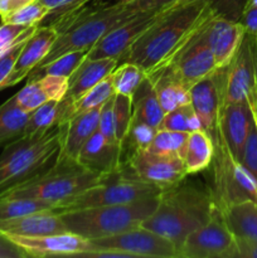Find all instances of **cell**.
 <instances>
[{"label": "cell", "mask_w": 257, "mask_h": 258, "mask_svg": "<svg viewBox=\"0 0 257 258\" xmlns=\"http://www.w3.org/2000/svg\"><path fill=\"white\" fill-rule=\"evenodd\" d=\"M214 12L207 3L163 9L159 19L136 39L118 63H135L148 75L154 72L165 64Z\"/></svg>", "instance_id": "obj_1"}, {"label": "cell", "mask_w": 257, "mask_h": 258, "mask_svg": "<svg viewBox=\"0 0 257 258\" xmlns=\"http://www.w3.org/2000/svg\"><path fill=\"white\" fill-rule=\"evenodd\" d=\"M216 207L211 190L180 181L163 189L158 207L141 226L169 239L179 249L191 232L211 219Z\"/></svg>", "instance_id": "obj_2"}, {"label": "cell", "mask_w": 257, "mask_h": 258, "mask_svg": "<svg viewBox=\"0 0 257 258\" xmlns=\"http://www.w3.org/2000/svg\"><path fill=\"white\" fill-rule=\"evenodd\" d=\"M90 4L55 27L58 30L57 39L37 67L47 64L65 53L90 50L106 33L140 12L136 3H100L92 7Z\"/></svg>", "instance_id": "obj_3"}, {"label": "cell", "mask_w": 257, "mask_h": 258, "mask_svg": "<svg viewBox=\"0 0 257 258\" xmlns=\"http://www.w3.org/2000/svg\"><path fill=\"white\" fill-rule=\"evenodd\" d=\"M65 125L40 136L22 138L7 144L0 154V196L52 166L62 145Z\"/></svg>", "instance_id": "obj_4"}, {"label": "cell", "mask_w": 257, "mask_h": 258, "mask_svg": "<svg viewBox=\"0 0 257 258\" xmlns=\"http://www.w3.org/2000/svg\"><path fill=\"white\" fill-rule=\"evenodd\" d=\"M158 203L159 196L146 197L130 203L60 212L59 216L68 232L92 241L140 227Z\"/></svg>", "instance_id": "obj_5"}, {"label": "cell", "mask_w": 257, "mask_h": 258, "mask_svg": "<svg viewBox=\"0 0 257 258\" xmlns=\"http://www.w3.org/2000/svg\"><path fill=\"white\" fill-rule=\"evenodd\" d=\"M105 179L83 168L77 160H55V163L34 178L10 189L2 197H17L45 202L58 207L72 201L86 189L97 185Z\"/></svg>", "instance_id": "obj_6"}, {"label": "cell", "mask_w": 257, "mask_h": 258, "mask_svg": "<svg viewBox=\"0 0 257 258\" xmlns=\"http://www.w3.org/2000/svg\"><path fill=\"white\" fill-rule=\"evenodd\" d=\"M163 188L146 183L133 175L126 174L122 169L111 175L105 176L102 181L92 188L76 196L72 201L58 207L57 213L92 207L113 206L139 201L146 197L160 196Z\"/></svg>", "instance_id": "obj_7"}, {"label": "cell", "mask_w": 257, "mask_h": 258, "mask_svg": "<svg viewBox=\"0 0 257 258\" xmlns=\"http://www.w3.org/2000/svg\"><path fill=\"white\" fill-rule=\"evenodd\" d=\"M213 194L216 206L224 209L232 204L252 201L257 203V181L232 156L221 136L214 143Z\"/></svg>", "instance_id": "obj_8"}, {"label": "cell", "mask_w": 257, "mask_h": 258, "mask_svg": "<svg viewBox=\"0 0 257 258\" xmlns=\"http://www.w3.org/2000/svg\"><path fill=\"white\" fill-rule=\"evenodd\" d=\"M237 258L236 237L216 207L211 219L191 232L178 249V258Z\"/></svg>", "instance_id": "obj_9"}, {"label": "cell", "mask_w": 257, "mask_h": 258, "mask_svg": "<svg viewBox=\"0 0 257 258\" xmlns=\"http://www.w3.org/2000/svg\"><path fill=\"white\" fill-rule=\"evenodd\" d=\"M256 92V35L246 32L236 54L224 67L223 105L248 101L253 107Z\"/></svg>", "instance_id": "obj_10"}, {"label": "cell", "mask_w": 257, "mask_h": 258, "mask_svg": "<svg viewBox=\"0 0 257 258\" xmlns=\"http://www.w3.org/2000/svg\"><path fill=\"white\" fill-rule=\"evenodd\" d=\"M90 242L95 249L120 251L131 258H178V249L169 239L143 226Z\"/></svg>", "instance_id": "obj_11"}, {"label": "cell", "mask_w": 257, "mask_h": 258, "mask_svg": "<svg viewBox=\"0 0 257 258\" xmlns=\"http://www.w3.org/2000/svg\"><path fill=\"white\" fill-rule=\"evenodd\" d=\"M204 23L165 63L189 90L194 83L217 70L213 53L203 32Z\"/></svg>", "instance_id": "obj_12"}, {"label": "cell", "mask_w": 257, "mask_h": 258, "mask_svg": "<svg viewBox=\"0 0 257 258\" xmlns=\"http://www.w3.org/2000/svg\"><path fill=\"white\" fill-rule=\"evenodd\" d=\"M121 169L128 175L163 189L179 184L188 175L180 158L156 155L148 150L128 156L122 161Z\"/></svg>", "instance_id": "obj_13"}, {"label": "cell", "mask_w": 257, "mask_h": 258, "mask_svg": "<svg viewBox=\"0 0 257 258\" xmlns=\"http://www.w3.org/2000/svg\"><path fill=\"white\" fill-rule=\"evenodd\" d=\"M163 10H140L106 33L87 52V58L120 59L139 37L154 24Z\"/></svg>", "instance_id": "obj_14"}, {"label": "cell", "mask_w": 257, "mask_h": 258, "mask_svg": "<svg viewBox=\"0 0 257 258\" xmlns=\"http://www.w3.org/2000/svg\"><path fill=\"white\" fill-rule=\"evenodd\" d=\"M224 67L202 78L190 87V105L193 106L203 130L213 143L219 138V116L223 107Z\"/></svg>", "instance_id": "obj_15"}, {"label": "cell", "mask_w": 257, "mask_h": 258, "mask_svg": "<svg viewBox=\"0 0 257 258\" xmlns=\"http://www.w3.org/2000/svg\"><path fill=\"white\" fill-rule=\"evenodd\" d=\"M203 32L213 53L216 67L222 68L228 66L236 54L246 29L238 20L229 19L214 12L204 23Z\"/></svg>", "instance_id": "obj_16"}, {"label": "cell", "mask_w": 257, "mask_h": 258, "mask_svg": "<svg viewBox=\"0 0 257 258\" xmlns=\"http://www.w3.org/2000/svg\"><path fill=\"white\" fill-rule=\"evenodd\" d=\"M8 236V234H7ZM18 244L28 257H52V256H76L92 248L91 242L72 232L45 234L37 237L8 236Z\"/></svg>", "instance_id": "obj_17"}, {"label": "cell", "mask_w": 257, "mask_h": 258, "mask_svg": "<svg viewBox=\"0 0 257 258\" xmlns=\"http://www.w3.org/2000/svg\"><path fill=\"white\" fill-rule=\"evenodd\" d=\"M58 37L57 28L53 25H38L29 38L25 40L15 60L13 70L5 82L3 90L13 87L28 77L30 72L42 62L52 48Z\"/></svg>", "instance_id": "obj_18"}, {"label": "cell", "mask_w": 257, "mask_h": 258, "mask_svg": "<svg viewBox=\"0 0 257 258\" xmlns=\"http://www.w3.org/2000/svg\"><path fill=\"white\" fill-rule=\"evenodd\" d=\"M254 118V110L248 101L224 103L219 116V136L236 160L241 156Z\"/></svg>", "instance_id": "obj_19"}, {"label": "cell", "mask_w": 257, "mask_h": 258, "mask_svg": "<svg viewBox=\"0 0 257 258\" xmlns=\"http://www.w3.org/2000/svg\"><path fill=\"white\" fill-rule=\"evenodd\" d=\"M77 161L92 173L107 176L121 169V146L96 131L81 149Z\"/></svg>", "instance_id": "obj_20"}, {"label": "cell", "mask_w": 257, "mask_h": 258, "mask_svg": "<svg viewBox=\"0 0 257 258\" xmlns=\"http://www.w3.org/2000/svg\"><path fill=\"white\" fill-rule=\"evenodd\" d=\"M101 107L76 113L67 121L57 160H77L81 149L97 131Z\"/></svg>", "instance_id": "obj_21"}, {"label": "cell", "mask_w": 257, "mask_h": 258, "mask_svg": "<svg viewBox=\"0 0 257 258\" xmlns=\"http://www.w3.org/2000/svg\"><path fill=\"white\" fill-rule=\"evenodd\" d=\"M67 90L68 78L47 75L35 80H29L13 97L22 110L32 112L48 101L62 100Z\"/></svg>", "instance_id": "obj_22"}, {"label": "cell", "mask_w": 257, "mask_h": 258, "mask_svg": "<svg viewBox=\"0 0 257 258\" xmlns=\"http://www.w3.org/2000/svg\"><path fill=\"white\" fill-rule=\"evenodd\" d=\"M66 231L67 229L59 213L54 211L35 212L18 218L0 221V232L8 236L37 237Z\"/></svg>", "instance_id": "obj_23"}, {"label": "cell", "mask_w": 257, "mask_h": 258, "mask_svg": "<svg viewBox=\"0 0 257 258\" xmlns=\"http://www.w3.org/2000/svg\"><path fill=\"white\" fill-rule=\"evenodd\" d=\"M118 60L116 58H97L86 59L76 68L75 72L68 78V90L65 97L76 102L81 96L97 85L98 82L110 76L117 67Z\"/></svg>", "instance_id": "obj_24"}, {"label": "cell", "mask_w": 257, "mask_h": 258, "mask_svg": "<svg viewBox=\"0 0 257 258\" xmlns=\"http://www.w3.org/2000/svg\"><path fill=\"white\" fill-rule=\"evenodd\" d=\"M73 116V102L68 98L52 100L29 112L24 138L40 136L58 125H65Z\"/></svg>", "instance_id": "obj_25"}, {"label": "cell", "mask_w": 257, "mask_h": 258, "mask_svg": "<svg viewBox=\"0 0 257 258\" xmlns=\"http://www.w3.org/2000/svg\"><path fill=\"white\" fill-rule=\"evenodd\" d=\"M148 76L153 81L156 95L165 113L179 106L190 103L189 88L174 75L168 64L161 66Z\"/></svg>", "instance_id": "obj_26"}, {"label": "cell", "mask_w": 257, "mask_h": 258, "mask_svg": "<svg viewBox=\"0 0 257 258\" xmlns=\"http://www.w3.org/2000/svg\"><path fill=\"white\" fill-rule=\"evenodd\" d=\"M164 115L165 112L156 95L153 81L146 76L133 96V120L158 130Z\"/></svg>", "instance_id": "obj_27"}, {"label": "cell", "mask_w": 257, "mask_h": 258, "mask_svg": "<svg viewBox=\"0 0 257 258\" xmlns=\"http://www.w3.org/2000/svg\"><path fill=\"white\" fill-rule=\"evenodd\" d=\"M214 143L206 130L189 133L183 154V164L186 174H198L207 170L213 161Z\"/></svg>", "instance_id": "obj_28"}, {"label": "cell", "mask_w": 257, "mask_h": 258, "mask_svg": "<svg viewBox=\"0 0 257 258\" xmlns=\"http://www.w3.org/2000/svg\"><path fill=\"white\" fill-rule=\"evenodd\" d=\"M234 237L257 241V203L244 201L221 209Z\"/></svg>", "instance_id": "obj_29"}, {"label": "cell", "mask_w": 257, "mask_h": 258, "mask_svg": "<svg viewBox=\"0 0 257 258\" xmlns=\"http://www.w3.org/2000/svg\"><path fill=\"white\" fill-rule=\"evenodd\" d=\"M29 112L22 110L10 97L0 105V146L22 138Z\"/></svg>", "instance_id": "obj_30"}, {"label": "cell", "mask_w": 257, "mask_h": 258, "mask_svg": "<svg viewBox=\"0 0 257 258\" xmlns=\"http://www.w3.org/2000/svg\"><path fill=\"white\" fill-rule=\"evenodd\" d=\"M88 50H75L59 55L55 59L50 60L42 67H37L28 75L27 80H35L43 76H59V77L70 78L76 68L86 59Z\"/></svg>", "instance_id": "obj_31"}, {"label": "cell", "mask_w": 257, "mask_h": 258, "mask_svg": "<svg viewBox=\"0 0 257 258\" xmlns=\"http://www.w3.org/2000/svg\"><path fill=\"white\" fill-rule=\"evenodd\" d=\"M188 133L158 130L146 150L149 153L156 154V155L180 158L183 160V154L186 140H188Z\"/></svg>", "instance_id": "obj_32"}, {"label": "cell", "mask_w": 257, "mask_h": 258, "mask_svg": "<svg viewBox=\"0 0 257 258\" xmlns=\"http://www.w3.org/2000/svg\"><path fill=\"white\" fill-rule=\"evenodd\" d=\"M111 75H112L115 93H120V95H125L133 98L134 93L136 92L141 82L145 80L148 73L135 63L123 62L118 63L117 67Z\"/></svg>", "instance_id": "obj_33"}, {"label": "cell", "mask_w": 257, "mask_h": 258, "mask_svg": "<svg viewBox=\"0 0 257 258\" xmlns=\"http://www.w3.org/2000/svg\"><path fill=\"white\" fill-rule=\"evenodd\" d=\"M202 123L190 103H185L164 115L158 130L178 131V133H193L201 130Z\"/></svg>", "instance_id": "obj_34"}, {"label": "cell", "mask_w": 257, "mask_h": 258, "mask_svg": "<svg viewBox=\"0 0 257 258\" xmlns=\"http://www.w3.org/2000/svg\"><path fill=\"white\" fill-rule=\"evenodd\" d=\"M42 211L55 212V206L28 198H17V197H2L0 198V221L18 218V217L25 216V214Z\"/></svg>", "instance_id": "obj_35"}, {"label": "cell", "mask_w": 257, "mask_h": 258, "mask_svg": "<svg viewBox=\"0 0 257 258\" xmlns=\"http://www.w3.org/2000/svg\"><path fill=\"white\" fill-rule=\"evenodd\" d=\"M156 131L158 130L151 127V126L131 120L127 134H126L122 143L120 144L121 160L123 161L130 155L138 153V151L146 150L149 148V145H150L151 141H153Z\"/></svg>", "instance_id": "obj_36"}, {"label": "cell", "mask_w": 257, "mask_h": 258, "mask_svg": "<svg viewBox=\"0 0 257 258\" xmlns=\"http://www.w3.org/2000/svg\"><path fill=\"white\" fill-rule=\"evenodd\" d=\"M113 95H115V88H113L112 75H110L93 86L85 95L81 96L76 102H73V115L101 107Z\"/></svg>", "instance_id": "obj_37"}, {"label": "cell", "mask_w": 257, "mask_h": 258, "mask_svg": "<svg viewBox=\"0 0 257 258\" xmlns=\"http://www.w3.org/2000/svg\"><path fill=\"white\" fill-rule=\"evenodd\" d=\"M50 12L52 10L45 7L43 3H40L39 0H35V2L25 5V7L3 15V17H0V19H2V23H7V24L30 27V25H39L43 20L47 19Z\"/></svg>", "instance_id": "obj_38"}, {"label": "cell", "mask_w": 257, "mask_h": 258, "mask_svg": "<svg viewBox=\"0 0 257 258\" xmlns=\"http://www.w3.org/2000/svg\"><path fill=\"white\" fill-rule=\"evenodd\" d=\"M113 120H115L116 140L121 144L127 134L133 120V98L115 93L113 97Z\"/></svg>", "instance_id": "obj_39"}, {"label": "cell", "mask_w": 257, "mask_h": 258, "mask_svg": "<svg viewBox=\"0 0 257 258\" xmlns=\"http://www.w3.org/2000/svg\"><path fill=\"white\" fill-rule=\"evenodd\" d=\"M239 164L256 179L257 181V115L254 112L253 122L249 128L248 136L243 145L241 156L238 159Z\"/></svg>", "instance_id": "obj_40"}, {"label": "cell", "mask_w": 257, "mask_h": 258, "mask_svg": "<svg viewBox=\"0 0 257 258\" xmlns=\"http://www.w3.org/2000/svg\"><path fill=\"white\" fill-rule=\"evenodd\" d=\"M37 27L38 25L25 27V25L2 23V25H0V55L4 54L7 50H9L20 39L34 32Z\"/></svg>", "instance_id": "obj_41"}, {"label": "cell", "mask_w": 257, "mask_h": 258, "mask_svg": "<svg viewBox=\"0 0 257 258\" xmlns=\"http://www.w3.org/2000/svg\"><path fill=\"white\" fill-rule=\"evenodd\" d=\"M113 97H115V95H113L112 97L108 98V100L101 106L100 120H98L97 130L100 131L106 139H108V140L117 141L116 140L115 134V120H113Z\"/></svg>", "instance_id": "obj_42"}, {"label": "cell", "mask_w": 257, "mask_h": 258, "mask_svg": "<svg viewBox=\"0 0 257 258\" xmlns=\"http://www.w3.org/2000/svg\"><path fill=\"white\" fill-rule=\"evenodd\" d=\"M30 35H32V33H30L29 35H27V37L23 38V39H20L18 43H15V44L13 45L9 50H7L4 54L0 55V91H2L3 83L5 82L8 76L12 72L13 66H14L15 60H17L18 55H19L23 44H24L25 40H27Z\"/></svg>", "instance_id": "obj_43"}, {"label": "cell", "mask_w": 257, "mask_h": 258, "mask_svg": "<svg viewBox=\"0 0 257 258\" xmlns=\"http://www.w3.org/2000/svg\"><path fill=\"white\" fill-rule=\"evenodd\" d=\"M238 22L243 25L247 33L257 37V0H246Z\"/></svg>", "instance_id": "obj_44"}, {"label": "cell", "mask_w": 257, "mask_h": 258, "mask_svg": "<svg viewBox=\"0 0 257 258\" xmlns=\"http://www.w3.org/2000/svg\"><path fill=\"white\" fill-rule=\"evenodd\" d=\"M28 254L13 242L7 234L0 232V258H27Z\"/></svg>", "instance_id": "obj_45"}, {"label": "cell", "mask_w": 257, "mask_h": 258, "mask_svg": "<svg viewBox=\"0 0 257 258\" xmlns=\"http://www.w3.org/2000/svg\"><path fill=\"white\" fill-rule=\"evenodd\" d=\"M237 258H257V241L236 237Z\"/></svg>", "instance_id": "obj_46"}, {"label": "cell", "mask_w": 257, "mask_h": 258, "mask_svg": "<svg viewBox=\"0 0 257 258\" xmlns=\"http://www.w3.org/2000/svg\"><path fill=\"white\" fill-rule=\"evenodd\" d=\"M178 0H139L136 2L140 10H163L171 7Z\"/></svg>", "instance_id": "obj_47"}, {"label": "cell", "mask_w": 257, "mask_h": 258, "mask_svg": "<svg viewBox=\"0 0 257 258\" xmlns=\"http://www.w3.org/2000/svg\"><path fill=\"white\" fill-rule=\"evenodd\" d=\"M33 2H35V0H2L0 2V17L8 14V13L14 12L19 8L25 7V5L30 4Z\"/></svg>", "instance_id": "obj_48"}, {"label": "cell", "mask_w": 257, "mask_h": 258, "mask_svg": "<svg viewBox=\"0 0 257 258\" xmlns=\"http://www.w3.org/2000/svg\"><path fill=\"white\" fill-rule=\"evenodd\" d=\"M39 2L43 3L45 7L49 8L50 10H55V9H59V8H62L63 5L68 4V3L72 2V0H39Z\"/></svg>", "instance_id": "obj_49"}, {"label": "cell", "mask_w": 257, "mask_h": 258, "mask_svg": "<svg viewBox=\"0 0 257 258\" xmlns=\"http://www.w3.org/2000/svg\"><path fill=\"white\" fill-rule=\"evenodd\" d=\"M115 2L123 3V4H131V3H136V2H139V0H115Z\"/></svg>", "instance_id": "obj_50"}, {"label": "cell", "mask_w": 257, "mask_h": 258, "mask_svg": "<svg viewBox=\"0 0 257 258\" xmlns=\"http://www.w3.org/2000/svg\"><path fill=\"white\" fill-rule=\"evenodd\" d=\"M256 80H257V37H256Z\"/></svg>", "instance_id": "obj_51"}, {"label": "cell", "mask_w": 257, "mask_h": 258, "mask_svg": "<svg viewBox=\"0 0 257 258\" xmlns=\"http://www.w3.org/2000/svg\"><path fill=\"white\" fill-rule=\"evenodd\" d=\"M253 110L254 112L257 113V92H256V102H254V106H253Z\"/></svg>", "instance_id": "obj_52"}, {"label": "cell", "mask_w": 257, "mask_h": 258, "mask_svg": "<svg viewBox=\"0 0 257 258\" xmlns=\"http://www.w3.org/2000/svg\"><path fill=\"white\" fill-rule=\"evenodd\" d=\"M256 115H257V113H256Z\"/></svg>", "instance_id": "obj_53"}]
</instances>
